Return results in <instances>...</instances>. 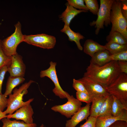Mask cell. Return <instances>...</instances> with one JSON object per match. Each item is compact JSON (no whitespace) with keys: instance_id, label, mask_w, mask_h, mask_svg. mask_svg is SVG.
Masks as SVG:
<instances>
[{"instance_id":"1","label":"cell","mask_w":127,"mask_h":127,"mask_svg":"<svg viewBox=\"0 0 127 127\" xmlns=\"http://www.w3.org/2000/svg\"><path fill=\"white\" fill-rule=\"evenodd\" d=\"M121 73L117 61H111L101 66L90 61L83 76L91 79L105 88L113 82Z\"/></svg>"},{"instance_id":"2","label":"cell","mask_w":127,"mask_h":127,"mask_svg":"<svg viewBox=\"0 0 127 127\" xmlns=\"http://www.w3.org/2000/svg\"><path fill=\"white\" fill-rule=\"evenodd\" d=\"M35 82L32 80L23 84L19 88H15L13 90V93L9 95L7 109L3 111L5 114H11L23 106L30 103L34 100L31 98L24 102L23 97L28 92V89L31 84Z\"/></svg>"},{"instance_id":"3","label":"cell","mask_w":127,"mask_h":127,"mask_svg":"<svg viewBox=\"0 0 127 127\" xmlns=\"http://www.w3.org/2000/svg\"><path fill=\"white\" fill-rule=\"evenodd\" d=\"M110 20L112 26L109 33L117 32L127 39V20L121 12L120 0H114L111 8Z\"/></svg>"},{"instance_id":"4","label":"cell","mask_w":127,"mask_h":127,"mask_svg":"<svg viewBox=\"0 0 127 127\" xmlns=\"http://www.w3.org/2000/svg\"><path fill=\"white\" fill-rule=\"evenodd\" d=\"M14 26L15 30L12 34L2 40H0V44L3 52L7 56L9 57L17 53V47L24 42V35L22 33L20 22L18 21Z\"/></svg>"},{"instance_id":"5","label":"cell","mask_w":127,"mask_h":127,"mask_svg":"<svg viewBox=\"0 0 127 127\" xmlns=\"http://www.w3.org/2000/svg\"><path fill=\"white\" fill-rule=\"evenodd\" d=\"M105 88L110 95L115 96L127 109V74L121 73Z\"/></svg>"},{"instance_id":"6","label":"cell","mask_w":127,"mask_h":127,"mask_svg":"<svg viewBox=\"0 0 127 127\" xmlns=\"http://www.w3.org/2000/svg\"><path fill=\"white\" fill-rule=\"evenodd\" d=\"M114 0H100V7L97 14V18L95 21L90 24L91 26H95L96 35L99 34L100 29L104 28V25L107 27L110 24L111 8Z\"/></svg>"},{"instance_id":"7","label":"cell","mask_w":127,"mask_h":127,"mask_svg":"<svg viewBox=\"0 0 127 127\" xmlns=\"http://www.w3.org/2000/svg\"><path fill=\"white\" fill-rule=\"evenodd\" d=\"M24 42L44 49H50L54 47L56 39L54 36L45 34L24 35Z\"/></svg>"},{"instance_id":"8","label":"cell","mask_w":127,"mask_h":127,"mask_svg":"<svg viewBox=\"0 0 127 127\" xmlns=\"http://www.w3.org/2000/svg\"><path fill=\"white\" fill-rule=\"evenodd\" d=\"M49 64L50 66L48 68L41 71L40 77L42 78L47 77L51 80L55 86L52 91L56 96L61 99L67 98L70 95L64 90L59 83L56 69V63L51 61Z\"/></svg>"},{"instance_id":"9","label":"cell","mask_w":127,"mask_h":127,"mask_svg":"<svg viewBox=\"0 0 127 127\" xmlns=\"http://www.w3.org/2000/svg\"><path fill=\"white\" fill-rule=\"evenodd\" d=\"M67 102L60 105L52 107L51 109L53 111L58 112L67 118H70L81 107L82 102L73 95H70L67 98Z\"/></svg>"},{"instance_id":"10","label":"cell","mask_w":127,"mask_h":127,"mask_svg":"<svg viewBox=\"0 0 127 127\" xmlns=\"http://www.w3.org/2000/svg\"><path fill=\"white\" fill-rule=\"evenodd\" d=\"M84 85L89 94L93 96L106 97L110 95L103 86L86 77L79 79Z\"/></svg>"},{"instance_id":"11","label":"cell","mask_w":127,"mask_h":127,"mask_svg":"<svg viewBox=\"0 0 127 127\" xmlns=\"http://www.w3.org/2000/svg\"><path fill=\"white\" fill-rule=\"evenodd\" d=\"M11 57V63L7 66L8 71L10 76L24 77L26 67L23 61L22 57L17 53Z\"/></svg>"},{"instance_id":"12","label":"cell","mask_w":127,"mask_h":127,"mask_svg":"<svg viewBox=\"0 0 127 127\" xmlns=\"http://www.w3.org/2000/svg\"><path fill=\"white\" fill-rule=\"evenodd\" d=\"M30 103L23 106L16 110L14 113L7 115L6 118L22 120L28 124L33 123L32 117L34 112Z\"/></svg>"},{"instance_id":"13","label":"cell","mask_w":127,"mask_h":127,"mask_svg":"<svg viewBox=\"0 0 127 127\" xmlns=\"http://www.w3.org/2000/svg\"><path fill=\"white\" fill-rule=\"evenodd\" d=\"M90 103H87L84 106L81 107L71 117V119L66 121L65 127H75L81 121L86 120L90 116Z\"/></svg>"},{"instance_id":"14","label":"cell","mask_w":127,"mask_h":127,"mask_svg":"<svg viewBox=\"0 0 127 127\" xmlns=\"http://www.w3.org/2000/svg\"><path fill=\"white\" fill-rule=\"evenodd\" d=\"M118 120L127 122V110H124L117 116L110 115L98 117L96 119L95 127H108Z\"/></svg>"},{"instance_id":"15","label":"cell","mask_w":127,"mask_h":127,"mask_svg":"<svg viewBox=\"0 0 127 127\" xmlns=\"http://www.w3.org/2000/svg\"><path fill=\"white\" fill-rule=\"evenodd\" d=\"M66 6V9L62 13L60 18L64 22L65 25L67 26H69L71 20L76 16L82 12H87L84 10H78L68 4H67Z\"/></svg>"},{"instance_id":"16","label":"cell","mask_w":127,"mask_h":127,"mask_svg":"<svg viewBox=\"0 0 127 127\" xmlns=\"http://www.w3.org/2000/svg\"><path fill=\"white\" fill-rule=\"evenodd\" d=\"M105 49L104 45H101L91 39L86 40L84 45V52L91 58L96 52Z\"/></svg>"},{"instance_id":"17","label":"cell","mask_w":127,"mask_h":127,"mask_svg":"<svg viewBox=\"0 0 127 127\" xmlns=\"http://www.w3.org/2000/svg\"><path fill=\"white\" fill-rule=\"evenodd\" d=\"M60 31L65 34L68 36L69 40L71 41H74L76 43L79 50L82 51L83 48L80 43V40L84 39V37L80 33L75 32L72 31L69 26L64 25L63 28Z\"/></svg>"},{"instance_id":"18","label":"cell","mask_w":127,"mask_h":127,"mask_svg":"<svg viewBox=\"0 0 127 127\" xmlns=\"http://www.w3.org/2000/svg\"><path fill=\"white\" fill-rule=\"evenodd\" d=\"M111 55L106 49L99 51L94 54L90 61L95 64L102 66L111 61L110 60Z\"/></svg>"},{"instance_id":"19","label":"cell","mask_w":127,"mask_h":127,"mask_svg":"<svg viewBox=\"0 0 127 127\" xmlns=\"http://www.w3.org/2000/svg\"><path fill=\"white\" fill-rule=\"evenodd\" d=\"M107 97H91L92 103L90 110V116L96 118L98 117L99 112Z\"/></svg>"},{"instance_id":"20","label":"cell","mask_w":127,"mask_h":127,"mask_svg":"<svg viewBox=\"0 0 127 127\" xmlns=\"http://www.w3.org/2000/svg\"><path fill=\"white\" fill-rule=\"evenodd\" d=\"M25 79L24 77L9 76L7 80L6 90L4 94L5 96L7 97L12 94L14 88L22 83Z\"/></svg>"},{"instance_id":"21","label":"cell","mask_w":127,"mask_h":127,"mask_svg":"<svg viewBox=\"0 0 127 127\" xmlns=\"http://www.w3.org/2000/svg\"><path fill=\"white\" fill-rule=\"evenodd\" d=\"M1 121L3 123L2 127H36L37 126L35 123L28 124L23 121L11 120L6 118L2 119Z\"/></svg>"},{"instance_id":"22","label":"cell","mask_w":127,"mask_h":127,"mask_svg":"<svg viewBox=\"0 0 127 127\" xmlns=\"http://www.w3.org/2000/svg\"><path fill=\"white\" fill-rule=\"evenodd\" d=\"M106 40L107 42H112L121 45H127V39L117 32L109 33L107 37Z\"/></svg>"},{"instance_id":"23","label":"cell","mask_w":127,"mask_h":127,"mask_svg":"<svg viewBox=\"0 0 127 127\" xmlns=\"http://www.w3.org/2000/svg\"><path fill=\"white\" fill-rule=\"evenodd\" d=\"M113 100L112 95L107 96L99 112L98 116L112 115L111 109Z\"/></svg>"},{"instance_id":"24","label":"cell","mask_w":127,"mask_h":127,"mask_svg":"<svg viewBox=\"0 0 127 127\" xmlns=\"http://www.w3.org/2000/svg\"><path fill=\"white\" fill-rule=\"evenodd\" d=\"M104 46L105 49L108 51L111 54L127 50V45H121L115 43L108 42Z\"/></svg>"},{"instance_id":"25","label":"cell","mask_w":127,"mask_h":127,"mask_svg":"<svg viewBox=\"0 0 127 127\" xmlns=\"http://www.w3.org/2000/svg\"><path fill=\"white\" fill-rule=\"evenodd\" d=\"M113 100L112 106V115L114 116H118L125 110H127L121 103L114 96L112 95Z\"/></svg>"},{"instance_id":"26","label":"cell","mask_w":127,"mask_h":127,"mask_svg":"<svg viewBox=\"0 0 127 127\" xmlns=\"http://www.w3.org/2000/svg\"><path fill=\"white\" fill-rule=\"evenodd\" d=\"M85 5L90 12L94 15H97L99 8L97 0H84Z\"/></svg>"},{"instance_id":"27","label":"cell","mask_w":127,"mask_h":127,"mask_svg":"<svg viewBox=\"0 0 127 127\" xmlns=\"http://www.w3.org/2000/svg\"><path fill=\"white\" fill-rule=\"evenodd\" d=\"M68 4L74 8L87 11H89L84 3L83 0H67Z\"/></svg>"},{"instance_id":"28","label":"cell","mask_w":127,"mask_h":127,"mask_svg":"<svg viewBox=\"0 0 127 127\" xmlns=\"http://www.w3.org/2000/svg\"><path fill=\"white\" fill-rule=\"evenodd\" d=\"M11 61V57L8 56L4 54L0 44V70L4 66L9 65Z\"/></svg>"},{"instance_id":"29","label":"cell","mask_w":127,"mask_h":127,"mask_svg":"<svg viewBox=\"0 0 127 127\" xmlns=\"http://www.w3.org/2000/svg\"><path fill=\"white\" fill-rule=\"evenodd\" d=\"M110 61H127V50L113 54L110 56Z\"/></svg>"},{"instance_id":"30","label":"cell","mask_w":127,"mask_h":127,"mask_svg":"<svg viewBox=\"0 0 127 127\" xmlns=\"http://www.w3.org/2000/svg\"><path fill=\"white\" fill-rule=\"evenodd\" d=\"M76 99L81 102L88 103L92 102L91 97L89 94L83 92L76 91Z\"/></svg>"},{"instance_id":"31","label":"cell","mask_w":127,"mask_h":127,"mask_svg":"<svg viewBox=\"0 0 127 127\" xmlns=\"http://www.w3.org/2000/svg\"><path fill=\"white\" fill-rule=\"evenodd\" d=\"M72 86L76 91L83 92L89 94L84 85L79 79H73Z\"/></svg>"},{"instance_id":"32","label":"cell","mask_w":127,"mask_h":127,"mask_svg":"<svg viewBox=\"0 0 127 127\" xmlns=\"http://www.w3.org/2000/svg\"><path fill=\"white\" fill-rule=\"evenodd\" d=\"M96 118L89 116L86 122L79 127H95Z\"/></svg>"},{"instance_id":"33","label":"cell","mask_w":127,"mask_h":127,"mask_svg":"<svg viewBox=\"0 0 127 127\" xmlns=\"http://www.w3.org/2000/svg\"><path fill=\"white\" fill-rule=\"evenodd\" d=\"M8 99L4 94L0 92V111H3L4 109L7 107Z\"/></svg>"},{"instance_id":"34","label":"cell","mask_w":127,"mask_h":127,"mask_svg":"<svg viewBox=\"0 0 127 127\" xmlns=\"http://www.w3.org/2000/svg\"><path fill=\"white\" fill-rule=\"evenodd\" d=\"M7 71L8 66H4L0 70V92L1 93L3 81L5 74Z\"/></svg>"},{"instance_id":"35","label":"cell","mask_w":127,"mask_h":127,"mask_svg":"<svg viewBox=\"0 0 127 127\" xmlns=\"http://www.w3.org/2000/svg\"><path fill=\"white\" fill-rule=\"evenodd\" d=\"M121 9L124 17L127 20V0H120Z\"/></svg>"},{"instance_id":"36","label":"cell","mask_w":127,"mask_h":127,"mask_svg":"<svg viewBox=\"0 0 127 127\" xmlns=\"http://www.w3.org/2000/svg\"><path fill=\"white\" fill-rule=\"evenodd\" d=\"M121 73L127 74V61H117Z\"/></svg>"},{"instance_id":"37","label":"cell","mask_w":127,"mask_h":127,"mask_svg":"<svg viewBox=\"0 0 127 127\" xmlns=\"http://www.w3.org/2000/svg\"><path fill=\"white\" fill-rule=\"evenodd\" d=\"M108 127H127V122L123 121L118 120Z\"/></svg>"},{"instance_id":"38","label":"cell","mask_w":127,"mask_h":127,"mask_svg":"<svg viewBox=\"0 0 127 127\" xmlns=\"http://www.w3.org/2000/svg\"><path fill=\"white\" fill-rule=\"evenodd\" d=\"M7 115L4 111H0V120L4 118H6Z\"/></svg>"},{"instance_id":"39","label":"cell","mask_w":127,"mask_h":127,"mask_svg":"<svg viewBox=\"0 0 127 127\" xmlns=\"http://www.w3.org/2000/svg\"><path fill=\"white\" fill-rule=\"evenodd\" d=\"M39 127H45L44 125L42 124Z\"/></svg>"}]
</instances>
